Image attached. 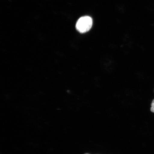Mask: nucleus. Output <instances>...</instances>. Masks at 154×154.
Here are the masks:
<instances>
[{
  "label": "nucleus",
  "mask_w": 154,
  "mask_h": 154,
  "mask_svg": "<svg viewBox=\"0 0 154 154\" xmlns=\"http://www.w3.org/2000/svg\"><path fill=\"white\" fill-rule=\"evenodd\" d=\"M92 24L93 21L91 17L88 16L82 17L77 21L76 28L80 33H85L91 29Z\"/></svg>",
  "instance_id": "obj_1"
},
{
  "label": "nucleus",
  "mask_w": 154,
  "mask_h": 154,
  "mask_svg": "<svg viewBox=\"0 0 154 154\" xmlns=\"http://www.w3.org/2000/svg\"><path fill=\"white\" fill-rule=\"evenodd\" d=\"M151 110L152 112L154 113V100H153V101L152 102Z\"/></svg>",
  "instance_id": "obj_2"
}]
</instances>
